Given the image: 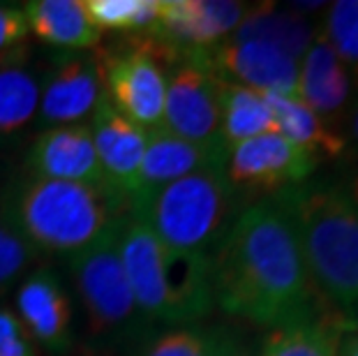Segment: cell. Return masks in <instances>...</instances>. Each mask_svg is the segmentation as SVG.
<instances>
[{
    "mask_svg": "<svg viewBox=\"0 0 358 356\" xmlns=\"http://www.w3.org/2000/svg\"><path fill=\"white\" fill-rule=\"evenodd\" d=\"M210 271L215 306L234 317L278 329L317 315L319 297L278 197L241 211Z\"/></svg>",
    "mask_w": 358,
    "mask_h": 356,
    "instance_id": "cell-1",
    "label": "cell"
},
{
    "mask_svg": "<svg viewBox=\"0 0 358 356\" xmlns=\"http://www.w3.org/2000/svg\"><path fill=\"white\" fill-rule=\"evenodd\" d=\"M129 213V201L111 187L17 176L0 194V218L37 255L74 257Z\"/></svg>",
    "mask_w": 358,
    "mask_h": 356,
    "instance_id": "cell-2",
    "label": "cell"
},
{
    "mask_svg": "<svg viewBox=\"0 0 358 356\" xmlns=\"http://www.w3.org/2000/svg\"><path fill=\"white\" fill-rule=\"evenodd\" d=\"M118 252L136 308L148 324L189 327L215 306L213 257L166 248L129 213L118 222Z\"/></svg>",
    "mask_w": 358,
    "mask_h": 356,
    "instance_id": "cell-3",
    "label": "cell"
},
{
    "mask_svg": "<svg viewBox=\"0 0 358 356\" xmlns=\"http://www.w3.org/2000/svg\"><path fill=\"white\" fill-rule=\"evenodd\" d=\"M275 197L294 222L317 297L342 313L358 301V211L331 183H303Z\"/></svg>",
    "mask_w": 358,
    "mask_h": 356,
    "instance_id": "cell-4",
    "label": "cell"
},
{
    "mask_svg": "<svg viewBox=\"0 0 358 356\" xmlns=\"http://www.w3.org/2000/svg\"><path fill=\"white\" fill-rule=\"evenodd\" d=\"M241 211V197L224 169H203L159 187L134 204L129 215L141 220L166 248L213 257Z\"/></svg>",
    "mask_w": 358,
    "mask_h": 356,
    "instance_id": "cell-5",
    "label": "cell"
},
{
    "mask_svg": "<svg viewBox=\"0 0 358 356\" xmlns=\"http://www.w3.org/2000/svg\"><path fill=\"white\" fill-rule=\"evenodd\" d=\"M74 290L86 313L93 338L123 340L141 333L146 317L139 313L118 252V225L100 241L67 259Z\"/></svg>",
    "mask_w": 358,
    "mask_h": 356,
    "instance_id": "cell-6",
    "label": "cell"
},
{
    "mask_svg": "<svg viewBox=\"0 0 358 356\" xmlns=\"http://www.w3.org/2000/svg\"><path fill=\"white\" fill-rule=\"evenodd\" d=\"M102 97L143 132L162 127L166 100V51L153 37H129L125 47L97 51Z\"/></svg>",
    "mask_w": 358,
    "mask_h": 356,
    "instance_id": "cell-7",
    "label": "cell"
},
{
    "mask_svg": "<svg viewBox=\"0 0 358 356\" xmlns=\"http://www.w3.org/2000/svg\"><path fill=\"white\" fill-rule=\"evenodd\" d=\"M248 12L234 0H157V19L146 37L166 51L171 67L189 63L229 40Z\"/></svg>",
    "mask_w": 358,
    "mask_h": 356,
    "instance_id": "cell-8",
    "label": "cell"
},
{
    "mask_svg": "<svg viewBox=\"0 0 358 356\" xmlns=\"http://www.w3.org/2000/svg\"><path fill=\"white\" fill-rule=\"evenodd\" d=\"M317 164L308 150L268 132L229 148L224 173L238 194H280L308 183Z\"/></svg>",
    "mask_w": 358,
    "mask_h": 356,
    "instance_id": "cell-9",
    "label": "cell"
},
{
    "mask_svg": "<svg viewBox=\"0 0 358 356\" xmlns=\"http://www.w3.org/2000/svg\"><path fill=\"white\" fill-rule=\"evenodd\" d=\"M220 88L222 81L194 63L169 67L162 127L199 146H224L220 134Z\"/></svg>",
    "mask_w": 358,
    "mask_h": 356,
    "instance_id": "cell-10",
    "label": "cell"
},
{
    "mask_svg": "<svg viewBox=\"0 0 358 356\" xmlns=\"http://www.w3.org/2000/svg\"><path fill=\"white\" fill-rule=\"evenodd\" d=\"M189 63L208 70L224 83L252 88L257 93L299 97V60L273 44L224 40Z\"/></svg>",
    "mask_w": 358,
    "mask_h": 356,
    "instance_id": "cell-11",
    "label": "cell"
},
{
    "mask_svg": "<svg viewBox=\"0 0 358 356\" xmlns=\"http://www.w3.org/2000/svg\"><path fill=\"white\" fill-rule=\"evenodd\" d=\"M102 102L97 54H63L42 77L40 120L47 127L81 125Z\"/></svg>",
    "mask_w": 358,
    "mask_h": 356,
    "instance_id": "cell-12",
    "label": "cell"
},
{
    "mask_svg": "<svg viewBox=\"0 0 358 356\" xmlns=\"http://www.w3.org/2000/svg\"><path fill=\"white\" fill-rule=\"evenodd\" d=\"M28 176L65 183L104 185L90 125L47 127L30 143L24 157Z\"/></svg>",
    "mask_w": 358,
    "mask_h": 356,
    "instance_id": "cell-13",
    "label": "cell"
},
{
    "mask_svg": "<svg viewBox=\"0 0 358 356\" xmlns=\"http://www.w3.org/2000/svg\"><path fill=\"white\" fill-rule=\"evenodd\" d=\"M19 320L35 345L49 354H63L72 345V303L63 280L51 269L28 273L17 292Z\"/></svg>",
    "mask_w": 358,
    "mask_h": 356,
    "instance_id": "cell-14",
    "label": "cell"
},
{
    "mask_svg": "<svg viewBox=\"0 0 358 356\" xmlns=\"http://www.w3.org/2000/svg\"><path fill=\"white\" fill-rule=\"evenodd\" d=\"M227 155H229V150L224 146H199V143L185 141L166 132L164 127L148 132L146 153H143L134 192L129 197V208L159 187L185 178L194 171L224 169Z\"/></svg>",
    "mask_w": 358,
    "mask_h": 356,
    "instance_id": "cell-15",
    "label": "cell"
},
{
    "mask_svg": "<svg viewBox=\"0 0 358 356\" xmlns=\"http://www.w3.org/2000/svg\"><path fill=\"white\" fill-rule=\"evenodd\" d=\"M90 130L104 183L129 201L146 153L148 134L120 116L104 97L93 113Z\"/></svg>",
    "mask_w": 358,
    "mask_h": 356,
    "instance_id": "cell-16",
    "label": "cell"
},
{
    "mask_svg": "<svg viewBox=\"0 0 358 356\" xmlns=\"http://www.w3.org/2000/svg\"><path fill=\"white\" fill-rule=\"evenodd\" d=\"M299 97L322 120L329 118V123H335L349 109L352 79H349L347 65L324 40V35H317L303 56Z\"/></svg>",
    "mask_w": 358,
    "mask_h": 356,
    "instance_id": "cell-17",
    "label": "cell"
},
{
    "mask_svg": "<svg viewBox=\"0 0 358 356\" xmlns=\"http://www.w3.org/2000/svg\"><path fill=\"white\" fill-rule=\"evenodd\" d=\"M28 33L63 54L97 49L102 33L90 24L81 0H33L24 5Z\"/></svg>",
    "mask_w": 358,
    "mask_h": 356,
    "instance_id": "cell-18",
    "label": "cell"
},
{
    "mask_svg": "<svg viewBox=\"0 0 358 356\" xmlns=\"http://www.w3.org/2000/svg\"><path fill=\"white\" fill-rule=\"evenodd\" d=\"M42 74L28 63L26 47L0 60V139L14 137L40 111Z\"/></svg>",
    "mask_w": 358,
    "mask_h": 356,
    "instance_id": "cell-19",
    "label": "cell"
},
{
    "mask_svg": "<svg viewBox=\"0 0 358 356\" xmlns=\"http://www.w3.org/2000/svg\"><path fill=\"white\" fill-rule=\"evenodd\" d=\"M266 102L275 118V130L285 139L315 157V160H335L345 153L347 139L335 134L326 120H322L301 97H289L280 93H264Z\"/></svg>",
    "mask_w": 358,
    "mask_h": 356,
    "instance_id": "cell-20",
    "label": "cell"
},
{
    "mask_svg": "<svg viewBox=\"0 0 358 356\" xmlns=\"http://www.w3.org/2000/svg\"><path fill=\"white\" fill-rule=\"evenodd\" d=\"M315 37V28L299 12L275 10V5L262 3L255 10L245 12V17H243L229 40L266 42L299 60L301 56H306Z\"/></svg>",
    "mask_w": 358,
    "mask_h": 356,
    "instance_id": "cell-21",
    "label": "cell"
},
{
    "mask_svg": "<svg viewBox=\"0 0 358 356\" xmlns=\"http://www.w3.org/2000/svg\"><path fill=\"white\" fill-rule=\"evenodd\" d=\"M342 331L338 313L312 315L273 329L264 340L262 356H338Z\"/></svg>",
    "mask_w": 358,
    "mask_h": 356,
    "instance_id": "cell-22",
    "label": "cell"
},
{
    "mask_svg": "<svg viewBox=\"0 0 358 356\" xmlns=\"http://www.w3.org/2000/svg\"><path fill=\"white\" fill-rule=\"evenodd\" d=\"M278 132L275 118L264 93L252 88L224 83L220 88V134L227 148L259 134Z\"/></svg>",
    "mask_w": 358,
    "mask_h": 356,
    "instance_id": "cell-23",
    "label": "cell"
},
{
    "mask_svg": "<svg viewBox=\"0 0 358 356\" xmlns=\"http://www.w3.org/2000/svg\"><path fill=\"white\" fill-rule=\"evenodd\" d=\"M97 30L146 37L155 26L157 0H81Z\"/></svg>",
    "mask_w": 358,
    "mask_h": 356,
    "instance_id": "cell-24",
    "label": "cell"
},
{
    "mask_svg": "<svg viewBox=\"0 0 358 356\" xmlns=\"http://www.w3.org/2000/svg\"><path fill=\"white\" fill-rule=\"evenodd\" d=\"M217 340L220 329L173 327L150 340L141 356H213Z\"/></svg>",
    "mask_w": 358,
    "mask_h": 356,
    "instance_id": "cell-25",
    "label": "cell"
},
{
    "mask_svg": "<svg viewBox=\"0 0 358 356\" xmlns=\"http://www.w3.org/2000/svg\"><path fill=\"white\" fill-rule=\"evenodd\" d=\"M322 35L342 63L358 70V0L333 3Z\"/></svg>",
    "mask_w": 358,
    "mask_h": 356,
    "instance_id": "cell-26",
    "label": "cell"
},
{
    "mask_svg": "<svg viewBox=\"0 0 358 356\" xmlns=\"http://www.w3.org/2000/svg\"><path fill=\"white\" fill-rule=\"evenodd\" d=\"M37 252L0 218V297L33 266Z\"/></svg>",
    "mask_w": 358,
    "mask_h": 356,
    "instance_id": "cell-27",
    "label": "cell"
},
{
    "mask_svg": "<svg viewBox=\"0 0 358 356\" xmlns=\"http://www.w3.org/2000/svg\"><path fill=\"white\" fill-rule=\"evenodd\" d=\"M0 356H40L24 322L10 308H0Z\"/></svg>",
    "mask_w": 358,
    "mask_h": 356,
    "instance_id": "cell-28",
    "label": "cell"
},
{
    "mask_svg": "<svg viewBox=\"0 0 358 356\" xmlns=\"http://www.w3.org/2000/svg\"><path fill=\"white\" fill-rule=\"evenodd\" d=\"M26 37L28 24L24 10L17 5H0V60L24 47Z\"/></svg>",
    "mask_w": 358,
    "mask_h": 356,
    "instance_id": "cell-29",
    "label": "cell"
},
{
    "mask_svg": "<svg viewBox=\"0 0 358 356\" xmlns=\"http://www.w3.org/2000/svg\"><path fill=\"white\" fill-rule=\"evenodd\" d=\"M213 356H255V354L250 352L245 345H241L236 338H231L229 333L220 331V340H217L215 354Z\"/></svg>",
    "mask_w": 358,
    "mask_h": 356,
    "instance_id": "cell-30",
    "label": "cell"
},
{
    "mask_svg": "<svg viewBox=\"0 0 358 356\" xmlns=\"http://www.w3.org/2000/svg\"><path fill=\"white\" fill-rule=\"evenodd\" d=\"M338 356H358V333L342 331L338 340Z\"/></svg>",
    "mask_w": 358,
    "mask_h": 356,
    "instance_id": "cell-31",
    "label": "cell"
},
{
    "mask_svg": "<svg viewBox=\"0 0 358 356\" xmlns=\"http://www.w3.org/2000/svg\"><path fill=\"white\" fill-rule=\"evenodd\" d=\"M340 315L342 320V327H345V331H356L358 333V301H354L352 306H347Z\"/></svg>",
    "mask_w": 358,
    "mask_h": 356,
    "instance_id": "cell-32",
    "label": "cell"
},
{
    "mask_svg": "<svg viewBox=\"0 0 358 356\" xmlns=\"http://www.w3.org/2000/svg\"><path fill=\"white\" fill-rule=\"evenodd\" d=\"M342 190H345L347 199L352 201V206L358 211V173H354L352 180H349V183H347L345 187H342Z\"/></svg>",
    "mask_w": 358,
    "mask_h": 356,
    "instance_id": "cell-33",
    "label": "cell"
},
{
    "mask_svg": "<svg viewBox=\"0 0 358 356\" xmlns=\"http://www.w3.org/2000/svg\"><path fill=\"white\" fill-rule=\"evenodd\" d=\"M349 137H352L354 143L358 146V104L349 111Z\"/></svg>",
    "mask_w": 358,
    "mask_h": 356,
    "instance_id": "cell-34",
    "label": "cell"
}]
</instances>
